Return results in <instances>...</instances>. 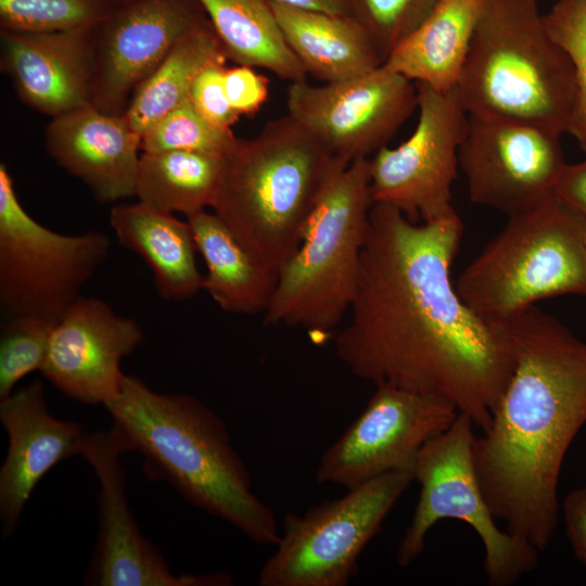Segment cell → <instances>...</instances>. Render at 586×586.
I'll return each instance as SVG.
<instances>
[{
	"label": "cell",
	"mask_w": 586,
	"mask_h": 586,
	"mask_svg": "<svg viewBox=\"0 0 586 586\" xmlns=\"http://www.w3.org/2000/svg\"><path fill=\"white\" fill-rule=\"evenodd\" d=\"M231 128L205 120L188 99L141 136V151H199L226 155L237 143Z\"/></svg>",
	"instance_id": "obj_30"
},
{
	"label": "cell",
	"mask_w": 586,
	"mask_h": 586,
	"mask_svg": "<svg viewBox=\"0 0 586 586\" xmlns=\"http://www.w3.org/2000/svg\"><path fill=\"white\" fill-rule=\"evenodd\" d=\"M455 90L469 115L568 133L574 68L548 31L539 0H482Z\"/></svg>",
	"instance_id": "obj_4"
},
{
	"label": "cell",
	"mask_w": 586,
	"mask_h": 586,
	"mask_svg": "<svg viewBox=\"0 0 586 586\" xmlns=\"http://www.w3.org/2000/svg\"><path fill=\"white\" fill-rule=\"evenodd\" d=\"M458 214L415 222L373 203L337 358L374 386L435 395L485 431L513 371L504 322L467 305L451 281Z\"/></svg>",
	"instance_id": "obj_1"
},
{
	"label": "cell",
	"mask_w": 586,
	"mask_h": 586,
	"mask_svg": "<svg viewBox=\"0 0 586 586\" xmlns=\"http://www.w3.org/2000/svg\"><path fill=\"white\" fill-rule=\"evenodd\" d=\"M555 194L586 219V160L565 164Z\"/></svg>",
	"instance_id": "obj_36"
},
{
	"label": "cell",
	"mask_w": 586,
	"mask_h": 586,
	"mask_svg": "<svg viewBox=\"0 0 586 586\" xmlns=\"http://www.w3.org/2000/svg\"><path fill=\"white\" fill-rule=\"evenodd\" d=\"M508 217L456 281L463 302L486 320L501 322L545 298L586 295L579 215L552 194Z\"/></svg>",
	"instance_id": "obj_7"
},
{
	"label": "cell",
	"mask_w": 586,
	"mask_h": 586,
	"mask_svg": "<svg viewBox=\"0 0 586 586\" xmlns=\"http://www.w3.org/2000/svg\"><path fill=\"white\" fill-rule=\"evenodd\" d=\"M335 157L289 114L225 155L213 212L279 271L297 249Z\"/></svg>",
	"instance_id": "obj_5"
},
{
	"label": "cell",
	"mask_w": 586,
	"mask_h": 586,
	"mask_svg": "<svg viewBox=\"0 0 586 586\" xmlns=\"http://www.w3.org/2000/svg\"><path fill=\"white\" fill-rule=\"evenodd\" d=\"M101 231L63 234L33 218L0 164V310L2 318L34 316L56 323L106 260Z\"/></svg>",
	"instance_id": "obj_10"
},
{
	"label": "cell",
	"mask_w": 586,
	"mask_h": 586,
	"mask_svg": "<svg viewBox=\"0 0 586 586\" xmlns=\"http://www.w3.org/2000/svg\"><path fill=\"white\" fill-rule=\"evenodd\" d=\"M91 29L1 31V65L22 101L52 118L91 104Z\"/></svg>",
	"instance_id": "obj_19"
},
{
	"label": "cell",
	"mask_w": 586,
	"mask_h": 586,
	"mask_svg": "<svg viewBox=\"0 0 586 586\" xmlns=\"http://www.w3.org/2000/svg\"><path fill=\"white\" fill-rule=\"evenodd\" d=\"M224 82L228 101L240 116L255 114L267 101L268 80L251 66L226 68Z\"/></svg>",
	"instance_id": "obj_34"
},
{
	"label": "cell",
	"mask_w": 586,
	"mask_h": 586,
	"mask_svg": "<svg viewBox=\"0 0 586 586\" xmlns=\"http://www.w3.org/2000/svg\"><path fill=\"white\" fill-rule=\"evenodd\" d=\"M112 0H0L2 30L52 33L93 28Z\"/></svg>",
	"instance_id": "obj_28"
},
{
	"label": "cell",
	"mask_w": 586,
	"mask_h": 586,
	"mask_svg": "<svg viewBox=\"0 0 586 586\" xmlns=\"http://www.w3.org/2000/svg\"><path fill=\"white\" fill-rule=\"evenodd\" d=\"M227 55L211 25L199 22L184 33L133 93L124 116L142 136L189 99L198 75Z\"/></svg>",
	"instance_id": "obj_26"
},
{
	"label": "cell",
	"mask_w": 586,
	"mask_h": 586,
	"mask_svg": "<svg viewBox=\"0 0 586 586\" xmlns=\"http://www.w3.org/2000/svg\"><path fill=\"white\" fill-rule=\"evenodd\" d=\"M104 407L124 451L139 453L151 479L168 482L186 500L256 544L279 542L273 511L254 493L226 424L203 403L186 394L157 393L125 374Z\"/></svg>",
	"instance_id": "obj_3"
},
{
	"label": "cell",
	"mask_w": 586,
	"mask_h": 586,
	"mask_svg": "<svg viewBox=\"0 0 586 586\" xmlns=\"http://www.w3.org/2000/svg\"><path fill=\"white\" fill-rule=\"evenodd\" d=\"M225 65L204 68L191 86L189 100L205 120L219 128H231L240 115L231 107L225 91Z\"/></svg>",
	"instance_id": "obj_33"
},
{
	"label": "cell",
	"mask_w": 586,
	"mask_h": 586,
	"mask_svg": "<svg viewBox=\"0 0 586 586\" xmlns=\"http://www.w3.org/2000/svg\"><path fill=\"white\" fill-rule=\"evenodd\" d=\"M579 215V214H578ZM581 230L586 244V219L579 215Z\"/></svg>",
	"instance_id": "obj_38"
},
{
	"label": "cell",
	"mask_w": 586,
	"mask_h": 586,
	"mask_svg": "<svg viewBox=\"0 0 586 586\" xmlns=\"http://www.w3.org/2000/svg\"><path fill=\"white\" fill-rule=\"evenodd\" d=\"M206 275L203 288L229 314H264L273 295L278 271L243 245L225 222L206 209L189 217Z\"/></svg>",
	"instance_id": "obj_23"
},
{
	"label": "cell",
	"mask_w": 586,
	"mask_h": 586,
	"mask_svg": "<svg viewBox=\"0 0 586 586\" xmlns=\"http://www.w3.org/2000/svg\"><path fill=\"white\" fill-rule=\"evenodd\" d=\"M473 421L459 412L453 423L420 450L413 477L419 499L397 547L396 560L407 566L425 548L431 528L445 519L462 521L480 537L483 570L491 586H508L538 565L539 550L497 524L481 489L473 459Z\"/></svg>",
	"instance_id": "obj_8"
},
{
	"label": "cell",
	"mask_w": 586,
	"mask_h": 586,
	"mask_svg": "<svg viewBox=\"0 0 586 586\" xmlns=\"http://www.w3.org/2000/svg\"><path fill=\"white\" fill-rule=\"evenodd\" d=\"M416 87L417 126L399 145L383 146L369 158L370 190L373 203L392 206L411 221L426 222L457 214L451 190L469 114L455 89Z\"/></svg>",
	"instance_id": "obj_11"
},
{
	"label": "cell",
	"mask_w": 586,
	"mask_h": 586,
	"mask_svg": "<svg viewBox=\"0 0 586 586\" xmlns=\"http://www.w3.org/2000/svg\"><path fill=\"white\" fill-rule=\"evenodd\" d=\"M228 59L260 67L290 82L306 72L288 46L269 0H196Z\"/></svg>",
	"instance_id": "obj_25"
},
{
	"label": "cell",
	"mask_w": 586,
	"mask_h": 586,
	"mask_svg": "<svg viewBox=\"0 0 586 586\" xmlns=\"http://www.w3.org/2000/svg\"><path fill=\"white\" fill-rule=\"evenodd\" d=\"M481 7L482 0H441L425 21L385 58L382 66L436 91L454 90Z\"/></svg>",
	"instance_id": "obj_24"
},
{
	"label": "cell",
	"mask_w": 586,
	"mask_h": 586,
	"mask_svg": "<svg viewBox=\"0 0 586 586\" xmlns=\"http://www.w3.org/2000/svg\"><path fill=\"white\" fill-rule=\"evenodd\" d=\"M560 137L534 125L469 115L459 167L471 202L510 216L555 194L566 164Z\"/></svg>",
	"instance_id": "obj_14"
},
{
	"label": "cell",
	"mask_w": 586,
	"mask_h": 586,
	"mask_svg": "<svg viewBox=\"0 0 586 586\" xmlns=\"http://www.w3.org/2000/svg\"><path fill=\"white\" fill-rule=\"evenodd\" d=\"M514 366L473 459L505 530L544 551L558 525L565 455L586 424V342L531 306L501 321Z\"/></svg>",
	"instance_id": "obj_2"
},
{
	"label": "cell",
	"mask_w": 586,
	"mask_h": 586,
	"mask_svg": "<svg viewBox=\"0 0 586 586\" xmlns=\"http://www.w3.org/2000/svg\"><path fill=\"white\" fill-rule=\"evenodd\" d=\"M124 449L113 432L86 433L79 456L99 481V537L87 573L97 586H225L228 573L174 574L160 550L145 539L126 496Z\"/></svg>",
	"instance_id": "obj_15"
},
{
	"label": "cell",
	"mask_w": 586,
	"mask_h": 586,
	"mask_svg": "<svg viewBox=\"0 0 586 586\" xmlns=\"http://www.w3.org/2000/svg\"><path fill=\"white\" fill-rule=\"evenodd\" d=\"M201 20L184 0H123L91 29V105L124 115L139 86Z\"/></svg>",
	"instance_id": "obj_16"
},
{
	"label": "cell",
	"mask_w": 586,
	"mask_h": 586,
	"mask_svg": "<svg viewBox=\"0 0 586 586\" xmlns=\"http://www.w3.org/2000/svg\"><path fill=\"white\" fill-rule=\"evenodd\" d=\"M224 164L225 155L199 151L143 152L135 196L157 211L189 217L212 206Z\"/></svg>",
	"instance_id": "obj_27"
},
{
	"label": "cell",
	"mask_w": 586,
	"mask_h": 586,
	"mask_svg": "<svg viewBox=\"0 0 586 586\" xmlns=\"http://www.w3.org/2000/svg\"><path fill=\"white\" fill-rule=\"evenodd\" d=\"M140 144L124 115L91 104L53 117L46 131L49 155L104 203L135 196Z\"/></svg>",
	"instance_id": "obj_20"
},
{
	"label": "cell",
	"mask_w": 586,
	"mask_h": 586,
	"mask_svg": "<svg viewBox=\"0 0 586 586\" xmlns=\"http://www.w3.org/2000/svg\"><path fill=\"white\" fill-rule=\"evenodd\" d=\"M372 205L369 158L335 157L297 249L278 271L266 324L301 328L316 342L334 334L355 295Z\"/></svg>",
	"instance_id": "obj_6"
},
{
	"label": "cell",
	"mask_w": 586,
	"mask_h": 586,
	"mask_svg": "<svg viewBox=\"0 0 586 586\" xmlns=\"http://www.w3.org/2000/svg\"><path fill=\"white\" fill-rule=\"evenodd\" d=\"M55 323L34 316L2 318L0 324V399L27 374L41 370Z\"/></svg>",
	"instance_id": "obj_29"
},
{
	"label": "cell",
	"mask_w": 586,
	"mask_h": 586,
	"mask_svg": "<svg viewBox=\"0 0 586 586\" xmlns=\"http://www.w3.org/2000/svg\"><path fill=\"white\" fill-rule=\"evenodd\" d=\"M348 14L368 31L382 60L432 13L441 0H346Z\"/></svg>",
	"instance_id": "obj_32"
},
{
	"label": "cell",
	"mask_w": 586,
	"mask_h": 586,
	"mask_svg": "<svg viewBox=\"0 0 586 586\" xmlns=\"http://www.w3.org/2000/svg\"><path fill=\"white\" fill-rule=\"evenodd\" d=\"M544 22L573 64L576 95L568 133L586 152V0H558Z\"/></svg>",
	"instance_id": "obj_31"
},
{
	"label": "cell",
	"mask_w": 586,
	"mask_h": 586,
	"mask_svg": "<svg viewBox=\"0 0 586 586\" xmlns=\"http://www.w3.org/2000/svg\"><path fill=\"white\" fill-rule=\"evenodd\" d=\"M290 7L320 11L331 14H348L346 0H270Z\"/></svg>",
	"instance_id": "obj_37"
},
{
	"label": "cell",
	"mask_w": 586,
	"mask_h": 586,
	"mask_svg": "<svg viewBox=\"0 0 586 586\" xmlns=\"http://www.w3.org/2000/svg\"><path fill=\"white\" fill-rule=\"evenodd\" d=\"M288 114L334 157L370 158L395 136L418 105L416 84L387 71L323 85L290 82Z\"/></svg>",
	"instance_id": "obj_13"
},
{
	"label": "cell",
	"mask_w": 586,
	"mask_h": 586,
	"mask_svg": "<svg viewBox=\"0 0 586 586\" xmlns=\"http://www.w3.org/2000/svg\"><path fill=\"white\" fill-rule=\"evenodd\" d=\"M415 481L413 469L383 473L303 514L289 513L259 586H345L358 559L397 500Z\"/></svg>",
	"instance_id": "obj_9"
},
{
	"label": "cell",
	"mask_w": 586,
	"mask_h": 586,
	"mask_svg": "<svg viewBox=\"0 0 586 586\" xmlns=\"http://www.w3.org/2000/svg\"><path fill=\"white\" fill-rule=\"evenodd\" d=\"M110 225L119 243L149 265L163 298L186 301L202 290L204 276L188 220L138 202L112 207Z\"/></svg>",
	"instance_id": "obj_22"
},
{
	"label": "cell",
	"mask_w": 586,
	"mask_h": 586,
	"mask_svg": "<svg viewBox=\"0 0 586 586\" xmlns=\"http://www.w3.org/2000/svg\"><path fill=\"white\" fill-rule=\"evenodd\" d=\"M270 4L288 46L307 75L330 84L364 76L382 65L368 31L351 14Z\"/></svg>",
	"instance_id": "obj_21"
},
{
	"label": "cell",
	"mask_w": 586,
	"mask_h": 586,
	"mask_svg": "<svg viewBox=\"0 0 586 586\" xmlns=\"http://www.w3.org/2000/svg\"><path fill=\"white\" fill-rule=\"evenodd\" d=\"M43 384L35 380L0 399L9 447L0 469L2 538L15 531L39 481L59 462L79 455L84 426L50 415Z\"/></svg>",
	"instance_id": "obj_18"
},
{
	"label": "cell",
	"mask_w": 586,
	"mask_h": 586,
	"mask_svg": "<svg viewBox=\"0 0 586 586\" xmlns=\"http://www.w3.org/2000/svg\"><path fill=\"white\" fill-rule=\"evenodd\" d=\"M562 515L570 545L576 558L586 566V486L566 494Z\"/></svg>",
	"instance_id": "obj_35"
},
{
	"label": "cell",
	"mask_w": 586,
	"mask_h": 586,
	"mask_svg": "<svg viewBox=\"0 0 586 586\" xmlns=\"http://www.w3.org/2000/svg\"><path fill=\"white\" fill-rule=\"evenodd\" d=\"M458 413L442 397L377 385L362 412L322 454L316 480L348 489L393 470L413 469L422 447Z\"/></svg>",
	"instance_id": "obj_12"
},
{
	"label": "cell",
	"mask_w": 586,
	"mask_h": 586,
	"mask_svg": "<svg viewBox=\"0 0 586 586\" xmlns=\"http://www.w3.org/2000/svg\"><path fill=\"white\" fill-rule=\"evenodd\" d=\"M143 339L135 319L100 298L80 296L54 324L40 371L68 397L104 406L120 388L123 358Z\"/></svg>",
	"instance_id": "obj_17"
}]
</instances>
